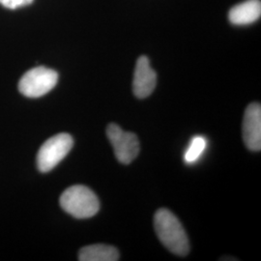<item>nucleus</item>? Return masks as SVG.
<instances>
[{"label":"nucleus","instance_id":"20e7f679","mask_svg":"<svg viewBox=\"0 0 261 261\" xmlns=\"http://www.w3.org/2000/svg\"><path fill=\"white\" fill-rule=\"evenodd\" d=\"M58 74L55 70L44 66L33 68L21 76L19 90L28 98H39L56 87Z\"/></svg>","mask_w":261,"mask_h":261},{"label":"nucleus","instance_id":"423d86ee","mask_svg":"<svg viewBox=\"0 0 261 261\" xmlns=\"http://www.w3.org/2000/svg\"><path fill=\"white\" fill-rule=\"evenodd\" d=\"M243 139L248 149H261V106L253 103L248 106L244 114Z\"/></svg>","mask_w":261,"mask_h":261},{"label":"nucleus","instance_id":"9b49d317","mask_svg":"<svg viewBox=\"0 0 261 261\" xmlns=\"http://www.w3.org/2000/svg\"><path fill=\"white\" fill-rule=\"evenodd\" d=\"M33 0H0V4L8 9H18L20 7L28 6Z\"/></svg>","mask_w":261,"mask_h":261},{"label":"nucleus","instance_id":"39448f33","mask_svg":"<svg viewBox=\"0 0 261 261\" xmlns=\"http://www.w3.org/2000/svg\"><path fill=\"white\" fill-rule=\"evenodd\" d=\"M107 136L114 150L116 159L124 165H129L140 153V140L130 132H125L116 124H110Z\"/></svg>","mask_w":261,"mask_h":261},{"label":"nucleus","instance_id":"9d476101","mask_svg":"<svg viewBox=\"0 0 261 261\" xmlns=\"http://www.w3.org/2000/svg\"><path fill=\"white\" fill-rule=\"evenodd\" d=\"M206 148V140L201 137V136H196L195 137L188 149L185 153V161L188 164H194L196 163L198 159L200 158V156L203 154L204 150Z\"/></svg>","mask_w":261,"mask_h":261},{"label":"nucleus","instance_id":"1a4fd4ad","mask_svg":"<svg viewBox=\"0 0 261 261\" xmlns=\"http://www.w3.org/2000/svg\"><path fill=\"white\" fill-rule=\"evenodd\" d=\"M81 261H117L119 260L118 250L112 246L96 244L84 247L79 252Z\"/></svg>","mask_w":261,"mask_h":261},{"label":"nucleus","instance_id":"0eeeda50","mask_svg":"<svg viewBox=\"0 0 261 261\" xmlns=\"http://www.w3.org/2000/svg\"><path fill=\"white\" fill-rule=\"evenodd\" d=\"M157 84V74L150 65L149 59L146 56H140L137 61L135 69L133 91L139 99L149 97Z\"/></svg>","mask_w":261,"mask_h":261},{"label":"nucleus","instance_id":"f257e3e1","mask_svg":"<svg viewBox=\"0 0 261 261\" xmlns=\"http://www.w3.org/2000/svg\"><path fill=\"white\" fill-rule=\"evenodd\" d=\"M154 227L160 241L168 251L180 256L190 252L186 231L177 217L168 209H160L154 217Z\"/></svg>","mask_w":261,"mask_h":261},{"label":"nucleus","instance_id":"f03ea898","mask_svg":"<svg viewBox=\"0 0 261 261\" xmlns=\"http://www.w3.org/2000/svg\"><path fill=\"white\" fill-rule=\"evenodd\" d=\"M59 203L68 214L76 219H88L100 210V201L88 187L75 185L66 189Z\"/></svg>","mask_w":261,"mask_h":261},{"label":"nucleus","instance_id":"6e6552de","mask_svg":"<svg viewBox=\"0 0 261 261\" xmlns=\"http://www.w3.org/2000/svg\"><path fill=\"white\" fill-rule=\"evenodd\" d=\"M260 16V0H247L231 8L228 19L235 25H248L259 19Z\"/></svg>","mask_w":261,"mask_h":261},{"label":"nucleus","instance_id":"7ed1b4c3","mask_svg":"<svg viewBox=\"0 0 261 261\" xmlns=\"http://www.w3.org/2000/svg\"><path fill=\"white\" fill-rule=\"evenodd\" d=\"M74 140L67 133H60L46 140L38 151L37 167L41 172H48L65 158L73 148Z\"/></svg>","mask_w":261,"mask_h":261}]
</instances>
